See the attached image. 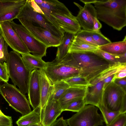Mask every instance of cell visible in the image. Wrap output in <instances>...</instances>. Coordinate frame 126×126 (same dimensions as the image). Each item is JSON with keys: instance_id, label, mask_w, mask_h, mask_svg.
Segmentation results:
<instances>
[{"instance_id": "obj_17", "label": "cell", "mask_w": 126, "mask_h": 126, "mask_svg": "<svg viewBox=\"0 0 126 126\" xmlns=\"http://www.w3.org/2000/svg\"><path fill=\"white\" fill-rule=\"evenodd\" d=\"M63 111L58 100L50 96L43 111L42 124L43 126H50Z\"/></svg>"}, {"instance_id": "obj_7", "label": "cell", "mask_w": 126, "mask_h": 126, "mask_svg": "<svg viewBox=\"0 0 126 126\" xmlns=\"http://www.w3.org/2000/svg\"><path fill=\"white\" fill-rule=\"evenodd\" d=\"M0 94L10 106L23 116L32 111L25 95L15 86L4 82L1 85Z\"/></svg>"}, {"instance_id": "obj_31", "label": "cell", "mask_w": 126, "mask_h": 126, "mask_svg": "<svg viewBox=\"0 0 126 126\" xmlns=\"http://www.w3.org/2000/svg\"><path fill=\"white\" fill-rule=\"evenodd\" d=\"M8 46L1 34L0 36V62H6L9 53Z\"/></svg>"}, {"instance_id": "obj_35", "label": "cell", "mask_w": 126, "mask_h": 126, "mask_svg": "<svg viewBox=\"0 0 126 126\" xmlns=\"http://www.w3.org/2000/svg\"><path fill=\"white\" fill-rule=\"evenodd\" d=\"M0 126H13L11 117L4 114L0 115Z\"/></svg>"}, {"instance_id": "obj_22", "label": "cell", "mask_w": 126, "mask_h": 126, "mask_svg": "<svg viewBox=\"0 0 126 126\" xmlns=\"http://www.w3.org/2000/svg\"><path fill=\"white\" fill-rule=\"evenodd\" d=\"M75 34L65 32L61 44L57 47L56 58L53 61L58 62L61 61L67 55Z\"/></svg>"}, {"instance_id": "obj_27", "label": "cell", "mask_w": 126, "mask_h": 126, "mask_svg": "<svg viewBox=\"0 0 126 126\" xmlns=\"http://www.w3.org/2000/svg\"><path fill=\"white\" fill-rule=\"evenodd\" d=\"M75 37L91 45L98 47V46L94 40L91 31L81 30L75 35Z\"/></svg>"}, {"instance_id": "obj_26", "label": "cell", "mask_w": 126, "mask_h": 126, "mask_svg": "<svg viewBox=\"0 0 126 126\" xmlns=\"http://www.w3.org/2000/svg\"><path fill=\"white\" fill-rule=\"evenodd\" d=\"M98 108L101 112L104 122L106 125L110 124L121 113L118 112H114L109 110L101 104H100Z\"/></svg>"}, {"instance_id": "obj_23", "label": "cell", "mask_w": 126, "mask_h": 126, "mask_svg": "<svg viewBox=\"0 0 126 126\" xmlns=\"http://www.w3.org/2000/svg\"><path fill=\"white\" fill-rule=\"evenodd\" d=\"M101 50L113 55H120L126 53V36L122 41L111 43L99 46Z\"/></svg>"}, {"instance_id": "obj_5", "label": "cell", "mask_w": 126, "mask_h": 126, "mask_svg": "<svg viewBox=\"0 0 126 126\" xmlns=\"http://www.w3.org/2000/svg\"><path fill=\"white\" fill-rule=\"evenodd\" d=\"M16 18L25 20L34 26L42 27L61 39H63L64 36V33L55 26L43 14L34 9L29 0H26Z\"/></svg>"}, {"instance_id": "obj_40", "label": "cell", "mask_w": 126, "mask_h": 126, "mask_svg": "<svg viewBox=\"0 0 126 126\" xmlns=\"http://www.w3.org/2000/svg\"><path fill=\"white\" fill-rule=\"evenodd\" d=\"M117 62L121 64L126 63V53L120 55H114Z\"/></svg>"}, {"instance_id": "obj_11", "label": "cell", "mask_w": 126, "mask_h": 126, "mask_svg": "<svg viewBox=\"0 0 126 126\" xmlns=\"http://www.w3.org/2000/svg\"><path fill=\"white\" fill-rule=\"evenodd\" d=\"M45 69L47 76L53 84L70 78L79 76V71L75 68L51 62H46Z\"/></svg>"}, {"instance_id": "obj_45", "label": "cell", "mask_w": 126, "mask_h": 126, "mask_svg": "<svg viewBox=\"0 0 126 126\" xmlns=\"http://www.w3.org/2000/svg\"><path fill=\"white\" fill-rule=\"evenodd\" d=\"M0 86H1V85H0Z\"/></svg>"}, {"instance_id": "obj_28", "label": "cell", "mask_w": 126, "mask_h": 126, "mask_svg": "<svg viewBox=\"0 0 126 126\" xmlns=\"http://www.w3.org/2000/svg\"><path fill=\"white\" fill-rule=\"evenodd\" d=\"M70 86H86L89 83L86 79L79 76L72 77L64 80Z\"/></svg>"}, {"instance_id": "obj_16", "label": "cell", "mask_w": 126, "mask_h": 126, "mask_svg": "<svg viewBox=\"0 0 126 126\" xmlns=\"http://www.w3.org/2000/svg\"><path fill=\"white\" fill-rule=\"evenodd\" d=\"M28 93L29 101L33 109L40 107V94L38 70L37 69H34L31 72Z\"/></svg>"}, {"instance_id": "obj_20", "label": "cell", "mask_w": 126, "mask_h": 126, "mask_svg": "<svg viewBox=\"0 0 126 126\" xmlns=\"http://www.w3.org/2000/svg\"><path fill=\"white\" fill-rule=\"evenodd\" d=\"M43 111L39 107L20 117L16 121L18 126H27L41 123Z\"/></svg>"}, {"instance_id": "obj_2", "label": "cell", "mask_w": 126, "mask_h": 126, "mask_svg": "<svg viewBox=\"0 0 126 126\" xmlns=\"http://www.w3.org/2000/svg\"><path fill=\"white\" fill-rule=\"evenodd\" d=\"M93 3L97 19L120 31L126 26V0H80Z\"/></svg>"}, {"instance_id": "obj_18", "label": "cell", "mask_w": 126, "mask_h": 126, "mask_svg": "<svg viewBox=\"0 0 126 126\" xmlns=\"http://www.w3.org/2000/svg\"><path fill=\"white\" fill-rule=\"evenodd\" d=\"M87 86H70L62 95L58 100L63 111L66 107L72 101L83 99Z\"/></svg>"}, {"instance_id": "obj_36", "label": "cell", "mask_w": 126, "mask_h": 126, "mask_svg": "<svg viewBox=\"0 0 126 126\" xmlns=\"http://www.w3.org/2000/svg\"><path fill=\"white\" fill-rule=\"evenodd\" d=\"M126 91V77L116 79L112 81Z\"/></svg>"}, {"instance_id": "obj_33", "label": "cell", "mask_w": 126, "mask_h": 126, "mask_svg": "<svg viewBox=\"0 0 126 126\" xmlns=\"http://www.w3.org/2000/svg\"><path fill=\"white\" fill-rule=\"evenodd\" d=\"M9 78L6 62H0V81L7 82Z\"/></svg>"}, {"instance_id": "obj_32", "label": "cell", "mask_w": 126, "mask_h": 126, "mask_svg": "<svg viewBox=\"0 0 126 126\" xmlns=\"http://www.w3.org/2000/svg\"><path fill=\"white\" fill-rule=\"evenodd\" d=\"M126 125V112L120 113L110 124L106 126H125Z\"/></svg>"}, {"instance_id": "obj_46", "label": "cell", "mask_w": 126, "mask_h": 126, "mask_svg": "<svg viewBox=\"0 0 126 126\" xmlns=\"http://www.w3.org/2000/svg\"><path fill=\"white\" fill-rule=\"evenodd\" d=\"M41 126H43V125H42H42H41Z\"/></svg>"}, {"instance_id": "obj_44", "label": "cell", "mask_w": 126, "mask_h": 126, "mask_svg": "<svg viewBox=\"0 0 126 126\" xmlns=\"http://www.w3.org/2000/svg\"><path fill=\"white\" fill-rule=\"evenodd\" d=\"M1 35V31H0V36Z\"/></svg>"}, {"instance_id": "obj_13", "label": "cell", "mask_w": 126, "mask_h": 126, "mask_svg": "<svg viewBox=\"0 0 126 126\" xmlns=\"http://www.w3.org/2000/svg\"><path fill=\"white\" fill-rule=\"evenodd\" d=\"M26 0H0V23L11 21L16 17Z\"/></svg>"}, {"instance_id": "obj_37", "label": "cell", "mask_w": 126, "mask_h": 126, "mask_svg": "<svg viewBox=\"0 0 126 126\" xmlns=\"http://www.w3.org/2000/svg\"><path fill=\"white\" fill-rule=\"evenodd\" d=\"M50 126H67V124L66 120L62 117L56 120Z\"/></svg>"}, {"instance_id": "obj_42", "label": "cell", "mask_w": 126, "mask_h": 126, "mask_svg": "<svg viewBox=\"0 0 126 126\" xmlns=\"http://www.w3.org/2000/svg\"><path fill=\"white\" fill-rule=\"evenodd\" d=\"M42 125L41 123L31 125L27 126H41Z\"/></svg>"}, {"instance_id": "obj_29", "label": "cell", "mask_w": 126, "mask_h": 126, "mask_svg": "<svg viewBox=\"0 0 126 126\" xmlns=\"http://www.w3.org/2000/svg\"><path fill=\"white\" fill-rule=\"evenodd\" d=\"M86 105L83 99L75 100L69 104L65 108L64 111H69L78 112Z\"/></svg>"}, {"instance_id": "obj_21", "label": "cell", "mask_w": 126, "mask_h": 126, "mask_svg": "<svg viewBox=\"0 0 126 126\" xmlns=\"http://www.w3.org/2000/svg\"><path fill=\"white\" fill-rule=\"evenodd\" d=\"M21 55L25 65L30 72L36 69H45L47 65L46 62L43 61L42 58L35 56L30 53Z\"/></svg>"}, {"instance_id": "obj_14", "label": "cell", "mask_w": 126, "mask_h": 126, "mask_svg": "<svg viewBox=\"0 0 126 126\" xmlns=\"http://www.w3.org/2000/svg\"><path fill=\"white\" fill-rule=\"evenodd\" d=\"M74 3L79 9L76 17L81 28L84 30L93 31L94 19L97 17L94 6L90 3H85L83 7L76 2Z\"/></svg>"}, {"instance_id": "obj_8", "label": "cell", "mask_w": 126, "mask_h": 126, "mask_svg": "<svg viewBox=\"0 0 126 126\" xmlns=\"http://www.w3.org/2000/svg\"><path fill=\"white\" fill-rule=\"evenodd\" d=\"M98 108L92 105H86L80 110L67 120L69 126H102L104 121L98 112Z\"/></svg>"}, {"instance_id": "obj_12", "label": "cell", "mask_w": 126, "mask_h": 126, "mask_svg": "<svg viewBox=\"0 0 126 126\" xmlns=\"http://www.w3.org/2000/svg\"><path fill=\"white\" fill-rule=\"evenodd\" d=\"M18 20L32 36L45 45L47 48L57 47L61 44L62 39L53 35L48 30L41 27L34 26L25 20Z\"/></svg>"}, {"instance_id": "obj_6", "label": "cell", "mask_w": 126, "mask_h": 126, "mask_svg": "<svg viewBox=\"0 0 126 126\" xmlns=\"http://www.w3.org/2000/svg\"><path fill=\"white\" fill-rule=\"evenodd\" d=\"M110 111L126 112V91L111 81L103 90L101 104Z\"/></svg>"}, {"instance_id": "obj_41", "label": "cell", "mask_w": 126, "mask_h": 126, "mask_svg": "<svg viewBox=\"0 0 126 126\" xmlns=\"http://www.w3.org/2000/svg\"><path fill=\"white\" fill-rule=\"evenodd\" d=\"M126 72H123L116 73L115 74L112 81L116 79L122 78L126 77Z\"/></svg>"}, {"instance_id": "obj_34", "label": "cell", "mask_w": 126, "mask_h": 126, "mask_svg": "<svg viewBox=\"0 0 126 126\" xmlns=\"http://www.w3.org/2000/svg\"><path fill=\"white\" fill-rule=\"evenodd\" d=\"M94 52L112 64H121L117 62L114 55L103 51L99 49Z\"/></svg>"}, {"instance_id": "obj_25", "label": "cell", "mask_w": 126, "mask_h": 126, "mask_svg": "<svg viewBox=\"0 0 126 126\" xmlns=\"http://www.w3.org/2000/svg\"><path fill=\"white\" fill-rule=\"evenodd\" d=\"M54 89L51 95L52 98L58 100L63 94L70 86L64 80L58 82L54 84Z\"/></svg>"}, {"instance_id": "obj_15", "label": "cell", "mask_w": 126, "mask_h": 126, "mask_svg": "<svg viewBox=\"0 0 126 126\" xmlns=\"http://www.w3.org/2000/svg\"><path fill=\"white\" fill-rule=\"evenodd\" d=\"M38 73L41 98L40 107L43 111L53 92L54 84L47 76L44 69H39Z\"/></svg>"}, {"instance_id": "obj_43", "label": "cell", "mask_w": 126, "mask_h": 126, "mask_svg": "<svg viewBox=\"0 0 126 126\" xmlns=\"http://www.w3.org/2000/svg\"><path fill=\"white\" fill-rule=\"evenodd\" d=\"M4 114L2 112L0 109V115H3Z\"/></svg>"}, {"instance_id": "obj_38", "label": "cell", "mask_w": 126, "mask_h": 126, "mask_svg": "<svg viewBox=\"0 0 126 126\" xmlns=\"http://www.w3.org/2000/svg\"><path fill=\"white\" fill-rule=\"evenodd\" d=\"M93 22V31L95 32H98L100 31V29L101 28L102 25L97 17H95L94 18Z\"/></svg>"}, {"instance_id": "obj_39", "label": "cell", "mask_w": 126, "mask_h": 126, "mask_svg": "<svg viewBox=\"0 0 126 126\" xmlns=\"http://www.w3.org/2000/svg\"><path fill=\"white\" fill-rule=\"evenodd\" d=\"M115 74H113L107 77L103 80L104 83L103 88V90L111 82Z\"/></svg>"}, {"instance_id": "obj_30", "label": "cell", "mask_w": 126, "mask_h": 126, "mask_svg": "<svg viewBox=\"0 0 126 126\" xmlns=\"http://www.w3.org/2000/svg\"><path fill=\"white\" fill-rule=\"evenodd\" d=\"M91 32L94 40L98 47L104 45L111 43L109 39L102 34L100 31L98 32L91 31Z\"/></svg>"}, {"instance_id": "obj_4", "label": "cell", "mask_w": 126, "mask_h": 126, "mask_svg": "<svg viewBox=\"0 0 126 126\" xmlns=\"http://www.w3.org/2000/svg\"><path fill=\"white\" fill-rule=\"evenodd\" d=\"M50 15L56 27L64 33L76 34L81 30L76 17L63 3L53 0Z\"/></svg>"}, {"instance_id": "obj_19", "label": "cell", "mask_w": 126, "mask_h": 126, "mask_svg": "<svg viewBox=\"0 0 126 126\" xmlns=\"http://www.w3.org/2000/svg\"><path fill=\"white\" fill-rule=\"evenodd\" d=\"M103 83V80L94 85L87 86L83 98L86 105L90 104L98 107L101 102Z\"/></svg>"}, {"instance_id": "obj_3", "label": "cell", "mask_w": 126, "mask_h": 126, "mask_svg": "<svg viewBox=\"0 0 126 126\" xmlns=\"http://www.w3.org/2000/svg\"><path fill=\"white\" fill-rule=\"evenodd\" d=\"M6 62L12 82L24 95L28 93L31 72L25 65L20 54L14 51L8 53Z\"/></svg>"}, {"instance_id": "obj_10", "label": "cell", "mask_w": 126, "mask_h": 126, "mask_svg": "<svg viewBox=\"0 0 126 126\" xmlns=\"http://www.w3.org/2000/svg\"><path fill=\"white\" fill-rule=\"evenodd\" d=\"M1 34L3 39L14 51L21 54L30 53L26 46L13 29L10 21L0 23Z\"/></svg>"}, {"instance_id": "obj_1", "label": "cell", "mask_w": 126, "mask_h": 126, "mask_svg": "<svg viewBox=\"0 0 126 126\" xmlns=\"http://www.w3.org/2000/svg\"><path fill=\"white\" fill-rule=\"evenodd\" d=\"M52 62L77 69L79 71V76L85 78L89 84L122 64H112L92 52L68 53L61 61Z\"/></svg>"}, {"instance_id": "obj_9", "label": "cell", "mask_w": 126, "mask_h": 126, "mask_svg": "<svg viewBox=\"0 0 126 126\" xmlns=\"http://www.w3.org/2000/svg\"><path fill=\"white\" fill-rule=\"evenodd\" d=\"M13 29L24 43L29 52L35 56L42 58L46 56L47 46L36 39L21 24L10 21Z\"/></svg>"}, {"instance_id": "obj_47", "label": "cell", "mask_w": 126, "mask_h": 126, "mask_svg": "<svg viewBox=\"0 0 126 126\" xmlns=\"http://www.w3.org/2000/svg\"><path fill=\"white\" fill-rule=\"evenodd\" d=\"M125 126H126V125Z\"/></svg>"}, {"instance_id": "obj_24", "label": "cell", "mask_w": 126, "mask_h": 126, "mask_svg": "<svg viewBox=\"0 0 126 126\" xmlns=\"http://www.w3.org/2000/svg\"><path fill=\"white\" fill-rule=\"evenodd\" d=\"M98 49V47L89 44L74 36L70 47L68 53L87 52H94Z\"/></svg>"}]
</instances>
